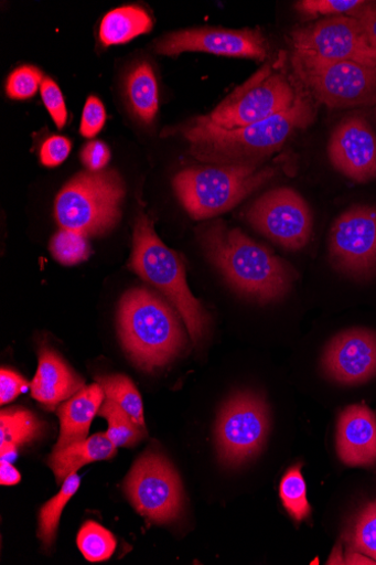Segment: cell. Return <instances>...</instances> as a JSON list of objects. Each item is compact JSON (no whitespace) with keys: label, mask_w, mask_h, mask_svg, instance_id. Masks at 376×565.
I'll list each match as a JSON object with an SVG mask.
<instances>
[{"label":"cell","mask_w":376,"mask_h":565,"mask_svg":"<svg viewBox=\"0 0 376 565\" xmlns=\"http://www.w3.org/2000/svg\"><path fill=\"white\" fill-rule=\"evenodd\" d=\"M312 96L302 87L287 111L260 122L227 130L197 117L182 128L194 159L213 166L257 164L280 150L298 131L315 119Z\"/></svg>","instance_id":"6da1fadb"},{"label":"cell","mask_w":376,"mask_h":565,"mask_svg":"<svg viewBox=\"0 0 376 565\" xmlns=\"http://www.w3.org/2000/svg\"><path fill=\"white\" fill-rule=\"evenodd\" d=\"M198 239L211 264L241 295L270 302L289 292L294 281L292 268L239 230L210 223L200 228Z\"/></svg>","instance_id":"7a4b0ae2"},{"label":"cell","mask_w":376,"mask_h":565,"mask_svg":"<svg viewBox=\"0 0 376 565\" xmlns=\"http://www.w3.org/2000/svg\"><path fill=\"white\" fill-rule=\"evenodd\" d=\"M173 305L146 288H133L120 300L118 326L123 348L146 372L174 361L186 339Z\"/></svg>","instance_id":"3957f363"},{"label":"cell","mask_w":376,"mask_h":565,"mask_svg":"<svg viewBox=\"0 0 376 565\" xmlns=\"http://www.w3.org/2000/svg\"><path fill=\"white\" fill-rule=\"evenodd\" d=\"M130 267L171 301L192 341L198 343L207 330V316L190 290L180 254L160 241L152 222L143 214L135 225Z\"/></svg>","instance_id":"277c9868"},{"label":"cell","mask_w":376,"mask_h":565,"mask_svg":"<svg viewBox=\"0 0 376 565\" xmlns=\"http://www.w3.org/2000/svg\"><path fill=\"white\" fill-rule=\"evenodd\" d=\"M275 174L259 163L208 166L180 172L173 184L189 215L201 221L229 212Z\"/></svg>","instance_id":"5b68a950"},{"label":"cell","mask_w":376,"mask_h":565,"mask_svg":"<svg viewBox=\"0 0 376 565\" xmlns=\"http://www.w3.org/2000/svg\"><path fill=\"white\" fill-rule=\"evenodd\" d=\"M125 194L117 172H83L58 194L56 218L65 230L85 236L103 235L119 222Z\"/></svg>","instance_id":"8992f818"},{"label":"cell","mask_w":376,"mask_h":565,"mask_svg":"<svg viewBox=\"0 0 376 565\" xmlns=\"http://www.w3.org/2000/svg\"><path fill=\"white\" fill-rule=\"evenodd\" d=\"M301 88L278 65H265L203 117L223 129L244 128L289 110Z\"/></svg>","instance_id":"52a82bcc"},{"label":"cell","mask_w":376,"mask_h":565,"mask_svg":"<svg viewBox=\"0 0 376 565\" xmlns=\"http://www.w3.org/2000/svg\"><path fill=\"white\" fill-rule=\"evenodd\" d=\"M291 63L299 84L322 105L333 109L376 106V66L296 54Z\"/></svg>","instance_id":"ba28073f"},{"label":"cell","mask_w":376,"mask_h":565,"mask_svg":"<svg viewBox=\"0 0 376 565\" xmlns=\"http://www.w3.org/2000/svg\"><path fill=\"white\" fill-rule=\"evenodd\" d=\"M125 491L140 515L154 524H169L180 516L183 507L181 479L163 455L143 454L132 467Z\"/></svg>","instance_id":"9c48e42d"},{"label":"cell","mask_w":376,"mask_h":565,"mask_svg":"<svg viewBox=\"0 0 376 565\" xmlns=\"http://www.w3.org/2000/svg\"><path fill=\"white\" fill-rule=\"evenodd\" d=\"M290 42L296 55L376 66V46L363 24L351 17L326 18L297 29Z\"/></svg>","instance_id":"30bf717a"},{"label":"cell","mask_w":376,"mask_h":565,"mask_svg":"<svg viewBox=\"0 0 376 565\" xmlns=\"http://www.w3.org/2000/svg\"><path fill=\"white\" fill-rule=\"evenodd\" d=\"M270 417L265 401L254 393H238L223 407L217 429V448L225 466L238 467L262 447Z\"/></svg>","instance_id":"8fae6325"},{"label":"cell","mask_w":376,"mask_h":565,"mask_svg":"<svg viewBox=\"0 0 376 565\" xmlns=\"http://www.w3.org/2000/svg\"><path fill=\"white\" fill-rule=\"evenodd\" d=\"M246 216L256 231L290 250L304 247L312 234L309 205L289 188L265 193L255 201Z\"/></svg>","instance_id":"7c38bea8"},{"label":"cell","mask_w":376,"mask_h":565,"mask_svg":"<svg viewBox=\"0 0 376 565\" xmlns=\"http://www.w3.org/2000/svg\"><path fill=\"white\" fill-rule=\"evenodd\" d=\"M154 51L171 57L183 53H205L262 62L268 55V43L259 30L198 28L173 32L158 39Z\"/></svg>","instance_id":"4fadbf2b"},{"label":"cell","mask_w":376,"mask_h":565,"mask_svg":"<svg viewBox=\"0 0 376 565\" xmlns=\"http://www.w3.org/2000/svg\"><path fill=\"white\" fill-rule=\"evenodd\" d=\"M334 266L356 278L376 270V207L354 205L334 223L330 235Z\"/></svg>","instance_id":"5bb4252c"},{"label":"cell","mask_w":376,"mask_h":565,"mask_svg":"<svg viewBox=\"0 0 376 565\" xmlns=\"http://www.w3.org/2000/svg\"><path fill=\"white\" fill-rule=\"evenodd\" d=\"M329 153L335 169L347 178L361 183L376 178V136L364 118L343 120L331 137Z\"/></svg>","instance_id":"9a60e30c"},{"label":"cell","mask_w":376,"mask_h":565,"mask_svg":"<svg viewBox=\"0 0 376 565\" xmlns=\"http://www.w3.org/2000/svg\"><path fill=\"white\" fill-rule=\"evenodd\" d=\"M322 366L344 385L364 383L376 375V333L351 330L339 334L327 347Z\"/></svg>","instance_id":"2e32d148"},{"label":"cell","mask_w":376,"mask_h":565,"mask_svg":"<svg viewBox=\"0 0 376 565\" xmlns=\"http://www.w3.org/2000/svg\"><path fill=\"white\" fill-rule=\"evenodd\" d=\"M337 450L350 467L376 463V416L365 405L346 407L339 420Z\"/></svg>","instance_id":"e0dca14e"},{"label":"cell","mask_w":376,"mask_h":565,"mask_svg":"<svg viewBox=\"0 0 376 565\" xmlns=\"http://www.w3.org/2000/svg\"><path fill=\"white\" fill-rule=\"evenodd\" d=\"M85 387V382L64 359L47 347L39 353V367L31 383V394L46 409L53 411Z\"/></svg>","instance_id":"ac0fdd59"},{"label":"cell","mask_w":376,"mask_h":565,"mask_svg":"<svg viewBox=\"0 0 376 565\" xmlns=\"http://www.w3.org/2000/svg\"><path fill=\"white\" fill-rule=\"evenodd\" d=\"M105 393L98 383L85 386L58 408L61 436L55 450L87 438L90 425L104 402Z\"/></svg>","instance_id":"d6986e66"},{"label":"cell","mask_w":376,"mask_h":565,"mask_svg":"<svg viewBox=\"0 0 376 565\" xmlns=\"http://www.w3.org/2000/svg\"><path fill=\"white\" fill-rule=\"evenodd\" d=\"M117 448L106 434H96L63 449H53L47 465L55 475L57 483L62 484L83 467L94 461L114 458L118 452Z\"/></svg>","instance_id":"ffe728a7"},{"label":"cell","mask_w":376,"mask_h":565,"mask_svg":"<svg viewBox=\"0 0 376 565\" xmlns=\"http://www.w3.org/2000/svg\"><path fill=\"white\" fill-rule=\"evenodd\" d=\"M42 423L31 411L21 407L2 409V415H0L2 460H14L18 449L37 439L42 435Z\"/></svg>","instance_id":"44dd1931"},{"label":"cell","mask_w":376,"mask_h":565,"mask_svg":"<svg viewBox=\"0 0 376 565\" xmlns=\"http://www.w3.org/2000/svg\"><path fill=\"white\" fill-rule=\"evenodd\" d=\"M129 106L143 125H151L159 109L158 82L151 65L141 62L132 68L126 83Z\"/></svg>","instance_id":"7402d4cb"},{"label":"cell","mask_w":376,"mask_h":565,"mask_svg":"<svg viewBox=\"0 0 376 565\" xmlns=\"http://www.w3.org/2000/svg\"><path fill=\"white\" fill-rule=\"evenodd\" d=\"M152 29L150 15L139 7H123L107 13L99 28L104 45L127 43Z\"/></svg>","instance_id":"603a6c76"},{"label":"cell","mask_w":376,"mask_h":565,"mask_svg":"<svg viewBox=\"0 0 376 565\" xmlns=\"http://www.w3.org/2000/svg\"><path fill=\"white\" fill-rule=\"evenodd\" d=\"M80 487V479L75 473L63 483L61 492L51 498L40 510L39 537L45 547L55 543L63 511Z\"/></svg>","instance_id":"cb8c5ba5"},{"label":"cell","mask_w":376,"mask_h":565,"mask_svg":"<svg viewBox=\"0 0 376 565\" xmlns=\"http://www.w3.org/2000/svg\"><path fill=\"white\" fill-rule=\"evenodd\" d=\"M95 381L101 386L106 398L116 402L146 431L142 398L132 381L125 375L97 376Z\"/></svg>","instance_id":"d4e9b609"},{"label":"cell","mask_w":376,"mask_h":565,"mask_svg":"<svg viewBox=\"0 0 376 565\" xmlns=\"http://www.w3.org/2000/svg\"><path fill=\"white\" fill-rule=\"evenodd\" d=\"M98 416L109 424L105 434L117 447H135L146 436V431L133 423L126 411L109 398L104 399Z\"/></svg>","instance_id":"484cf974"},{"label":"cell","mask_w":376,"mask_h":565,"mask_svg":"<svg viewBox=\"0 0 376 565\" xmlns=\"http://www.w3.org/2000/svg\"><path fill=\"white\" fill-rule=\"evenodd\" d=\"M77 545L89 562H104L112 557L117 550V539L95 522H86L77 536Z\"/></svg>","instance_id":"4316f807"},{"label":"cell","mask_w":376,"mask_h":565,"mask_svg":"<svg viewBox=\"0 0 376 565\" xmlns=\"http://www.w3.org/2000/svg\"><path fill=\"white\" fill-rule=\"evenodd\" d=\"M280 497L290 516L297 523L308 519L311 507L308 502L307 486L300 466L290 469L282 479Z\"/></svg>","instance_id":"83f0119b"},{"label":"cell","mask_w":376,"mask_h":565,"mask_svg":"<svg viewBox=\"0 0 376 565\" xmlns=\"http://www.w3.org/2000/svg\"><path fill=\"white\" fill-rule=\"evenodd\" d=\"M51 253L65 266H75L88 259L89 245L86 236L63 228L51 241Z\"/></svg>","instance_id":"f1b7e54d"},{"label":"cell","mask_w":376,"mask_h":565,"mask_svg":"<svg viewBox=\"0 0 376 565\" xmlns=\"http://www.w3.org/2000/svg\"><path fill=\"white\" fill-rule=\"evenodd\" d=\"M351 547L376 562V500L359 513L350 535Z\"/></svg>","instance_id":"f546056e"},{"label":"cell","mask_w":376,"mask_h":565,"mask_svg":"<svg viewBox=\"0 0 376 565\" xmlns=\"http://www.w3.org/2000/svg\"><path fill=\"white\" fill-rule=\"evenodd\" d=\"M366 4L363 0H302L296 4V10L310 19L343 15L354 18Z\"/></svg>","instance_id":"4dcf8cb0"},{"label":"cell","mask_w":376,"mask_h":565,"mask_svg":"<svg viewBox=\"0 0 376 565\" xmlns=\"http://www.w3.org/2000/svg\"><path fill=\"white\" fill-rule=\"evenodd\" d=\"M43 79L42 72L36 67L22 66L15 70L8 79V95L20 100L31 98L41 88Z\"/></svg>","instance_id":"1f68e13d"},{"label":"cell","mask_w":376,"mask_h":565,"mask_svg":"<svg viewBox=\"0 0 376 565\" xmlns=\"http://www.w3.org/2000/svg\"><path fill=\"white\" fill-rule=\"evenodd\" d=\"M40 90L51 118L60 129H63L67 124L68 111L62 89L55 81L44 77Z\"/></svg>","instance_id":"d6a6232c"},{"label":"cell","mask_w":376,"mask_h":565,"mask_svg":"<svg viewBox=\"0 0 376 565\" xmlns=\"http://www.w3.org/2000/svg\"><path fill=\"white\" fill-rule=\"evenodd\" d=\"M72 151V142L63 136L47 138L40 150L41 163L47 168L63 164Z\"/></svg>","instance_id":"836d02e7"},{"label":"cell","mask_w":376,"mask_h":565,"mask_svg":"<svg viewBox=\"0 0 376 565\" xmlns=\"http://www.w3.org/2000/svg\"><path fill=\"white\" fill-rule=\"evenodd\" d=\"M106 122V111L101 100L96 96H89L83 111L80 134L85 138L96 137Z\"/></svg>","instance_id":"e575fe53"},{"label":"cell","mask_w":376,"mask_h":565,"mask_svg":"<svg viewBox=\"0 0 376 565\" xmlns=\"http://www.w3.org/2000/svg\"><path fill=\"white\" fill-rule=\"evenodd\" d=\"M29 388H31V384L20 374L10 370H2L0 373V403L2 405L11 403L20 394L26 393Z\"/></svg>","instance_id":"d590c367"},{"label":"cell","mask_w":376,"mask_h":565,"mask_svg":"<svg viewBox=\"0 0 376 565\" xmlns=\"http://www.w3.org/2000/svg\"><path fill=\"white\" fill-rule=\"evenodd\" d=\"M110 158L109 147L98 140L89 141L82 151V161L92 172L101 171L109 163Z\"/></svg>","instance_id":"8d00e7d4"},{"label":"cell","mask_w":376,"mask_h":565,"mask_svg":"<svg viewBox=\"0 0 376 565\" xmlns=\"http://www.w3.org/2000/svg\"><path fill=\"white\" fill-rule=\"evenodd\" d=\"M354 19L363 24L372 43L376 46V3L367 2V4L356 13Z\"/></svg>","instance_id":"74e56055"},{"label":"cell","mask_w":376,"mask_h":565,"mask_svg":"<svg viewBox=\"0 0 376 565\" xmlns=\"http://www.w3.org/2000/svg\"><path fill=\"white\" fill-rule=\"evenodd\" d=\"M21 481L20 472L11 465L9 460H2L0 465V483L2 486H17Z\"/></svg>","instance_id":"f35d334b"},{"label":"cell","mask_w":376,"mask_h":565,"mask_svg":"<svg viewBox=\"0 0 376 565\" xmlns=\"http://www.w3.org/2000/svg\"><path fill=\"white\" fill-rule=\"evenodd\" d=\"M346 562L347 564H376L374 559L361 553H353L351 557L348 556Z\"/></svg>","instance_id":"ab89813d"}]
</instances>
